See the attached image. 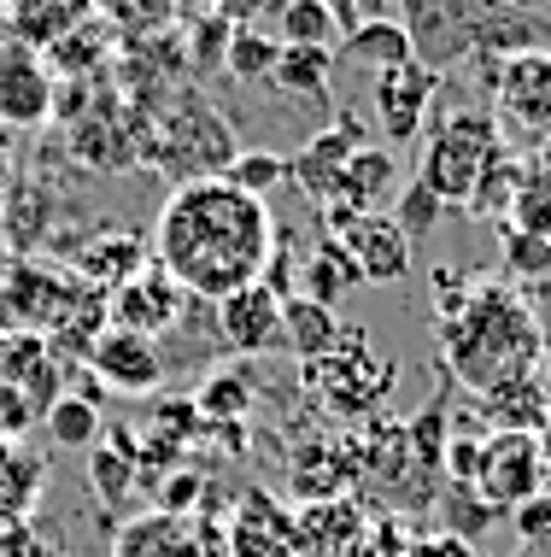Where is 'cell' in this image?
<instances>
[{
    "label": "cell",
    "mask_w": 551,
    "mask_h": 557,
    "mask_svg": "<svg viewBox=\"0 0 551 557\" xmlns=\"http://www.w3.org/2000/svg\"><path fill=\"white\" fill-rule=\"evenodd\" d=\"M153 264L200 306L264 282V270L276 259V218L264 200H252L223 176L171 188V200L159 206L153 223Z\"/></svg>",
    "instance_id": "obj_1"
},
{
    "label": "cell",
    "mask_w": 551,
    "mask_h": 557,
    "mask_svg": "<svg viewBox=\"0 0 551 557\" xmlns=\"http://www.w3.org/2000/svg\"><path fill=\"white\" fill-rule=\"evenodd\" d=\"M435 288L452 294V299H440V358L469 394H493V387H511L523 375H534L546 329L523 299V288L452 276V270H440Z\"/></svg>",
    "instance_id": "obj_2"
},
{
    "label": "cell",
    "mask_w": 551,
    "mask_h": 557,
    "mask_svg": "<svg viewBox=\"0 0 551 557\" xmlns=\"http://www.w3.org/2000/svg\"><path fill=\"white\" fill-rule=\"evenodd\" d=\"M399 24L411 36L416 65H428L440 77L446 65L475 53H540L546 29L534 24V12L511 7V0H399Z\"/></svg>",
    "instance_id": "obj_3"
},
{
    "label": "cell",
    "mask_w": 551,
    "mask_h": 557,
    "mask_svg": "<svg viewBox=\"0 0 551 557\" xmlns=\"http://www.w3.org/2000/svg\"><path fill=\"white\" fill-rule=\"evenodd\" d=\"M499 153H504V141H499V117H493V112H452V117L435 129V141H428L416 183L435 194L446 212H452V206L464 212L469 194L481 188L487 164H493Z\"/></svg>",
    "instance_id": "obj_4"
},
{
    "label": "cell",
    "mask_w": 551,
    "mask_h": 557,
    "mask_svg": "<svg viewBox=\"0 0 551 557\" xmlns=\"http://www.w3.org/2000/svg\"><path fill=\"white\" fill-rule=\"evenodd\" d=\"M387 382H393V364L376 358L370 341L347 335V329H340V341L323 358H305V387L323 399V411H335V417H364L370 405L387 394Z\"/></svg>",
    "instance_id": "obj_5"
},
{
    "label": "cell",
    "mask_w": 551,
    "mask_h": 557,
    "mask_svg": "<svg viewBox=\"0 0 551 557\" xmlns=\"http://www.w3.org/2000/svg\"><path fill=\"white\" fill-rule=\"evenodd\" d=\"M487 510L511 517L516 505H528L534 493H546V451L540 434H516V429H493L481 434V475H475Z\"/></svg>",
    "instance_id": "obj_6"
},
{
    "label": "cell",
    "mask_w": 551,
    "mask_h": 557,
    "mask_svg": "<svg viewBox=\"0 0 551 557\" xmlns=\"http://www.w3.org/2000/svg\"><path fill=\"white\" fill-rule=\"evenodd\" d=\"M323 218H329V235L347 247V259H352V270H359V282H405L416 240L399 230L387 212H364V218L323 212Z\"/></svg>",
    "instance_id": "obj_7"
},
{
    "label": "cell",
    "mask_w": 551,
    "mask_h": 557,
    "mask_svg": "<svg viewBox=\"0 0 551 557\" xmlns=\"http://www.w3.org/2000/svg\"><path fill=\"white\" fill-rule=\"evenodd\" d=\"M83 364L107 394H124V399H147L165 387V352H159V341L129 335V329H107V335L88 346Z\"/></svg>",
    "instance_id": "obj_8"
},
{
    "label": "cell",
    "mask_w": 551,
    "mask_h": 557,
    "mask_svg": "<svg viewBox=\"0 0 551 557\" xmlns=\"http://www.w3.org/2000/svg\"><path fill=\"white\" fill-rule=\"evenodd\" d=\"M183 311H188L183 288H176L159 264H147L141 276L117 282L107 294V329H129V335H147V341H159Z\"/></svg>",
    "instance_id": "obj_9"
},
{
    "label": "cell",
    "mask_w": 551,
    "mask_h": 557,
    "mask_svg": "<svg viewBox=\"0 0 551 557\" xmlns=\"http://www.w3.org/2000/svg\"><path fill=\"white\" fill-rule=\"evenodd\" d=\"M212 318H217V341L229 352H241V358L281 352V294L271 282H252V288L217 299Z\"/></svg>",
    "instance_id": "obj_10"
},
{
    "label": "cell",
    "mask_w": 551,
    "mask_h": 557,
    "mask_svg": "<svg viewBox=\"0 0 551 557\" xmlns=\"http://www.w3.org/2000/svg\"><path fill=\"white\" fill-rule=\"evenodd\" d=\"M223 546H229V557H300V517H288L281 499H271L264 487H252L235 505Z\"/></svg>",
    "instance_id": "obj_11"
},
{
    "label": "cell",
    "mask_w": 551,
    "mask_h": 557,
    "mask_svg": "<svg viewBox=\"0 0 551 557\" xmlns=\"http://www.w3.org/2000/svg\"><path fill=\"white\" fill-rule=\"evenodd\" d=\"M435 95H440V77L428 65H416V59H411V65L381 71V77H376V124L387 135V147H405L411 135L423 129Z\"/></svg>",
    "instance_id": "obj_12"
},
{
    "label": "cell",
    "mask_w": 551,
    "mask_h": 557,
    "mask_svg": "<svg viewBox=\"0 0 551 557\" xmlns=\"http://www.w3.org/2000/svg\"><path fill=\"white\" fill-rule=\"evenodd\" d=\"M235 159V141L229 129L217 124L200 100H188V112L171 117V135H165V164L188 176V183H205V176H223Z\"/></svg>",
    "instance_id": "obj_13"
},
{
    "label": "cell",
    "mask_w": 551,
    "mask_h": 557,
    "mask_svg": "<svg viewBox=\"0 0 551 557\" xmlns=\"http://www.w3.org/2000/svg\"><path fill=\"white\" fill-rule=\"evenodd\" d=\"M205 540H217V529L205 517H171V510H147L129 517L112 540V557H200Z\"/></svg>",
    "instance_id": "obj_14"
},
{
    "label": "cell",
    "mask_w": 551,
    "mask_h": 557,
    "mask_svg": "<svg viewBox=\"0 0 551 557\" xmlns=\"http://www.w3.org/2000/svg\"><path fill=\"white\" fill-rule=\"evenodd\" d=\"M0 387H18V394H29V399L41 405V417H48V405L65 394L59 352L36 335V329H0Z\"/></svg>",
    "instance_id": "obj_15"
},
{
    "label": "cell",
    "mask_w": 551,
    "mask_h": 557,
    "mask_svg": "<svg viewBox=\"0 0 551 557\" xmlns=\"http://www.w3.org/2000/svg\"><path fill=\"white\" fill-rule=\"evenodd\" d=\"M359 124L352 117H340L335 129H323V135H311V141L300 147V159H288V176L311 194V206H335V194H340V176H347V159L359 153Z\"/></svg>",
    "instance_id": "obj_16"
},
{
    "label": "cell",
    "mask_w": 551,
    "mask_h": 557,
    "mask_svg": "<svg viewBox=\"0 0 551 557\" xmlns=\"http://www.w3.org/2000/svg\"><path fill=\"white\" fill-rule=\"evenodd\" d=\"M393 194H399V159H393V147H359V153L347 159V176H340L335 206H323V212L364 218V212L393 206Z\"/></svg>",
    "instance_id": "obj_17"
},
{
    "label": "cell",
    "mask_w": 551,
    "mask_h": 557,
    "mask_svg": "<svg viewBox=\"0 0 551 557\" xmlns=\"http://www.w3.org/2000/svg\"><path fill=\"white\" fill-rule=\"evenodd\" d=\"M48 107H53L48 71H41L29 53H7V59H0V124L29 129V124L48 117Z\"/></svg>",
    "instance_id": "obj_18"
},
{
    "label": "cell",
    "mask_w": 551,
    "mask_h": 557,
    "mask_svg": "<svg viewBox=\"0 0 551 557\" xmlns=\"http://www.w3.org/2000/svg\"><path fill=\"white\" fill-rule=\"evenodd\" d=\"M411 36H405V24L399 18H370L359 29H347L340 36V53H335V65H352V71H370V77H381V71H393V65H411Z\"/></svg>",
    "instance_id": "obj_19"
},
{
    "label": "cell",
    "mask_w": 551,
    "mask_h": 557,
    "mask_svg": "<svg viewBox=\"0 0 551 557\" xmlns=\"http://www.w3.org/2000/svg\"><path fill=\"white\" fill-rule=\"evenodd\" d=\"M147 259H153V247H147L141 235H107V240H95V247L77 252V276H83L95 294H112L117 282L141 276Z\"/></svg>",
    "instance_id": "obj_20"
},
{
    "label": "cell",
    "mask_w": 551,
    "mask_h": 557,
    "mask_svg": "<svg viewBox=\"0 0 551 557\" xmlns=\"http://www.w3.org/2000/svg\"><path fill=\"white\" fill-rule=\"evenodd\" d=\"M41 481H48V463L29 458L24 446L0 441V529L29 522V510L41 499Z\"/></svg>",
    "instance_id": "obj_21"
},
{
    "label": "cell",
    "mask_w": 551,
    "mask_h": 557,
    "mask_svg": "<svg viewBox=\"0 0 551 557\" xmlns=\"http://www.w3.org/2000/svg\"><path fill=\"white\" fill-rule=\"evenodd\" d=\"M335 341H340L335 306H323V299H311V294H288V299H281V346H288V352L323 358Z\"/></svg>",
    "instance_id": "obj_22"
},
{
    "label": "cell",
    "mask_w": 551,
    "mask_h": 557,
    "mask_svg": "<svg viewBox=\"0 0 551 557\" xmlns=\"http://www.w3.org/2000/svg\"><path fill=\"white\" fill-rule=\"evenodd\" d=\"M481 399H487V411L499 417V429H516V434H540L546 417H551V387H546L540 370L523 375V382H511V387H493V394H481Z\"/></svg>",
    "instance_id": "obj_23"
},
{
    "label": "cell",
    "mask_w": 551,
    "mask_h": 557,
    "mask_svg": "<svg viewBox=\"0 0 551 557\" xmlns=\"http://www.w3.org/2000/svg\"><path fill=\"white\" fill-rule=\"evenodd\" d=\"M41 429H48V441H53V446L88 451V446H100V434H107V417H100V405H95V399H83L77 387H71V394H59V399L48 405Z\"/></svg>",
    "instance_id": "obj_24"
},
{
    "label": "cell",
    "mask_w": 551,
    "mask_h": 557,
    "mask_svg": "<svg viewBox=\"0 0 551 557\" xmlns=\"http://www.w3.org/2000/svg\"><path fill=\"white\" fill-rule=\"evenodd\" d=\"M188 405H193V417H200V423L229 429V423H241V417L252 411V387H247V375H235V370H212Z\"/></svg>",
    "instance_id": "obj_25"
},
{
    "label": "cell",
    "mask_w": 551,
    "mask_h": 557,
    "mask_svg": "<svg viewBox=\"0 0 551 557\" xmlns=\"http://www.w3.org/2000/svg\"><path fill=\"white\" fill-rule=\"evenodd\" d=\"M329 71H335V48H281L271 65V83L281 95H329Z\"/></svg>",
    "instance_id": "obj_26"
},
{
    "label": "cell",
    "mask_w": 551,
    "mask_h": 557,
    "mask_svg": "<svg viewBox=\"0 0 551 557\" xmlns=\"http://www.w3.org/2000/svg\"><path fill=\"white\" fill-rule=\"evenodd\" d=\"M276 36H281V48H335L340 24L329 18V7H323V0H281Z\"/></svg>",
    "instance_id": "obj_27"
},
{
    "label": "cell",
    "mask_w": 551,
    "mask_h": 557,
    "mask_svg": "<svg viewBox=\"0 0 551 557\" xmlns=\"http://www.w3.org/2000/svg\"><path fill=\"white\" fill-rule=\"evenodd\" d=\"M347 288H359V270H352L347 247L329 235V240H323V252H311V270H305V288H300V294L323 299V306H335Z\"/></svg>",
    "instance_id": "obj_28"
},
{
    "label": "cell",
    "mask_w": 551,
    "mask_h": 557,
    "mask_svg": "<svg viewBox=\"0 0 551 557\" xmlns=\"http://www.w3.org/2000/svg\"><path fill=\"white\" fill-rule=\"evenodd\" d=\"M504 276H511V288H523V282H546L551 276V240L534 235V230H516V223H504Z\"/></svg>",
    "instance_id": "obj_29"
},
{
    "label": "cell",
    "mask_w": 551,
    "mask_h": 557,
    "mask_svg": "<svg viewBox=\"0 0 551 557\" xmlns=\"http://www.w3.org/2000/svg\"><path fill=\"white\" fill-rule=\"evenodd\" d=\"M88 481H95V493H100V505H124L129 493H136V463L124 458L117 446H88Z\"/></svg>",
    "instance_id": "obj_30"
},
{
    "label": "cell",
    "mask_w": 551,
    "mask_h": 557,
    "mask_svg": "<svg viewBox=\"0 0 551 557\" xmlns=\"http://www.w3.org/2000/svg\"><path fill=\"white\" fill-rule=\"evenodd\" d=\"M223 183H235L241 194H252V200H264L276 183H288V159L271 153V147H252V153H235V159H229Z\"/></svg>",
    "instance_id": "obj_31"
},
{
    "label": "cell",
    "mask_w": 551,
    "mask_h": 557,
    "mask_svg": "<svg viewBox=\"0 0 551 557\" xmlns=\"http://www.w3.org/2000/svg\"><path fill=\"white\" fill-rule=\"evenodd\" d=\"M387 218H393V223H399V230H405L411 240H423V235H435V223L446 218V206H440L435 194H428V188L411 176V183L393 194V212H387Z\"/></svg>",
    "instance_id": "obj_32"
},
{
    "label": "cell",
    "mask_w": 551,
    "mask_h": 557,
    "mask_svg": "<svg viewBox=\"0 0 551 557\" xmlns=\"http://www.w3.org/2000/svg\"><path fill=\"white\" fill-rule=\"evenodd\" d=\"M511 223H516V230H534V235L551 240V164H546V171H523V188H516Z\"/></svg>",
    "instance_id": "obj_33"
},
{
    "label": "cell",
    "mask_w": 551,
    "mask_h": 557,
    "mask_svg": "<svg viewBox=\"0 0 551 557\" xmlns=\"http://www.w3.org/2000/svg\"><path fill=\"white\" fill-rule=\"evenodd\" d=\"M276 53H281V41H264L259 29H241V36H235L229 48H223V59H229L235 77H271Z\"/></svg>",
    "instance_id": "obj_34"
},
{
    "label": "cell",
    "mask_w": 551,
    "mask_h": 557,
    "mask_svg": "<svg viewBox=\"0 0 551 557\" xmlns=\"http://www.w3.org/2000/svg\"><path fill=\"white\" fill-rule=\"evenodd\" d=\"M200 487L205 481L193 470H165L159 475V505L153 510H171V517H200Z\"/></svg>",
    "instance_id": "obj_35"
},
{
    "label": "cell",
    "mask_w": 551,
    "mask_h": 557,
    "mask_svg": "<svg viewBox=\"0 0 551 557\" xmlns=\"http://www.w3.org/2000/svg\"><path fill=\"white\" fill-rule=\"evenodd\" d=\"M36 423H41V405L29 394H18V387H0V441L18 446Z\"/></svg>",
    "instance_id": "obj_36"
},
{
    "label": "cell",
    "mask_w": 551,
    "mask_h": 557,
    "mask_svg": "<svg viewBox=\"0 0 551 557\" xmlns=\"http://www.w3.org/2000/svg\"><path fill=\"white\" fill-rule=\"evenodd\" d=\"M511 529H516V540H523V546H534V540H551V487L534 493L528 505L511 510Z\"/></svg>",
    "instance_id": "obj_37"
},
{
    "label": "cell",
    "mask_w": 551,
    "mask_h": 557,
    "mask_svg": "<svg viewBox=\"0 0 551 557\" xmlns=\"http://www.w3.org/2000/svg\"><path fill=\"white\" fill-rule=\"evenodd\" d=\"M0 557H53V546L29 522H18V529H0Z\"/></svg>",
    "instance_id": "obj_38"
},
{
    "label": "cell",
    "mask_w": 551,
    "mask_h": 557,
    "mask_svg": "<svg viewBox=\"0 0 551 557\" xmlns=\"http://www.w3.org/2000/svg\"><path fill=\"white\" fill-rule=\"evenodd\" d=\"M405 557H475V552H469V540L440 534V540H423V546H405Z\"/></svg>",
    "instance_id": "obj_39"
},
{
    "label": "cell",
    "mask_w": 551,
    "mask_h": 557,
    "mask_svg": "<svg viewBox=\"0 0 551 557\" xmlns=\"http://www.w3.org/2000/svg\"><path fill=\"white\" fill-rule=\"evenodd\" d=\"M352 7H359V24H370V18H393L399 0H352Z\"/></svg>",
    "instance_id": "obj_40"
},
{
    "label": "cell",
    "mask_w": 551,
    "mask_h": 557,
    "mask_svg": "<svg viewBox=\"0 0 551 557\" xmlns=\"http://www.w3.org/2000/svg\"><path fill=\"white\" fill-rule=\"evenodd\" d=\"M516 557H551V540H534V546H523Z\"/></svg>",
    "instance_id": "obj_41"
},
{
    "label": "cell",
    "mask_w": 551,
    "mask_h": 557,
    "mask_svg": "<svg viewBox=\"0 0 551 557\" xmlns=\"http://www.w3.org/2000/svg\"><path fill=\"white\" fill-rule=\"evenodd\" d=\"M540 451H546V470H551V417H546V429H540Z\"/></svg>",
    "instance_id": "obj_42"
},
{
    "label": "cell",
    "mask_w": 551,
    "mask_h": 557,
    "mask_svg": "<svg viewBox=\"0 0 551 557\" xmlns=\"http://www.w3.org/2000/svg\"><path fill=\"white\" fill-rule=\"evenodd\" d=\"M7 176H12V164H7V147H0V188H7Z\"/></svg>",
    "instance_id": "obj_43"
}]
</instances>
